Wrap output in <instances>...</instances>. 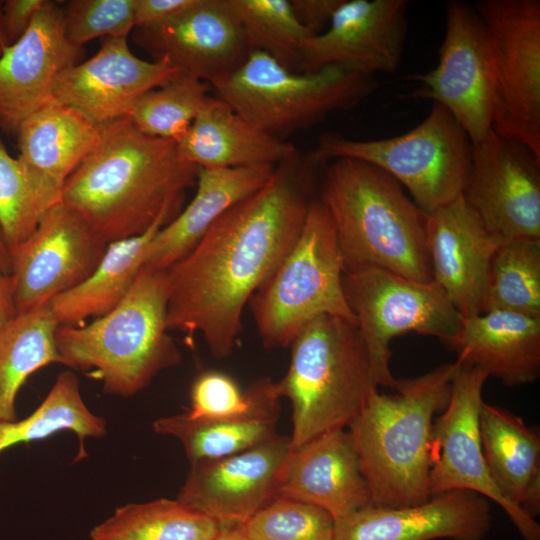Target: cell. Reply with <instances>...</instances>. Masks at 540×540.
<instances>
[{
	"instance_id": "1",
	"label": "cell",
	"mask_w": 540,
	"mask_h": 540,
	"mask_svg": "<svg viewBox=\"0 0 540 540\" xmlns=\"http://www.w3.org/2000/svg\"><path fill=\"white\" fill-rule=\"evenodd\" d=\"M325 166L312 150L281 162L166 270L169 331L200 333L217 359L232 354L244 308L298 238Z\"/></svg>"
},
{
	"instance_id": "2",
	"label": "cell",
	"mask_w": 540,
	"mask_h": 540,
	"mask_svg": "<svg viewBox=\"0 0 540 540\" xmlns=\"http://www.w3.org/2000/svg\"><path fill=\"white\" fill-rule=\"evenodd\" d=\"M200 170L176 142L144 134L123 117L101 125L60 201L109 244L145 233L163 215L174 218Z\"/></svg>"
},
{
	"instance_id": "3",
	"label": "cell",
	"mask_w": 540,
	"mask_h": 540,
	"mask_svg": "<svg viewBox=\"0 0 540 540\" xmlns=\"http://www.w3.org/2000/svg\"><path fill=\"white\" fill-rule=\"evenodd\" d=\"M318 199L335 231L344 273L379 268L431 282L427 214L381 169L352 158L326 164Z\"/></svg>"
},
{
	"instance_id": "4",
	"label": "cell",
	"mask_w": 540,
	"mask_h": 540,
	"mask_svg": "<svg viewBox=\"0 0 540 540\" xmlns=\"http://www.w3.org/2000/svg\"><path fill=\"white\" fill-rule=\"evenodd\" d=\"M458 362L396 379L394 394L374 390L346 428L375 507L396 508L430 498L432 428L446 408Z\"/></svg>"
},
{
	"instance_id": "5",
	"label": "cell",
	"mask_w": 540,
	"mask_h": 540,
	"mask_svg": "<svg viewBox=\"0 0 540 540\" xmlns=\"http://www.w3.org/2000/svg\"><path fill=\"white\" fill-rule=\"evenodd\" d=\"M166 270L143 267L126 297L88 325H60L61 364L92 371L106 393L131 396L182 355L167 328Z\"/></svg>"
},
{
	"instance_id": "6",
	"label": "cell",
	"mask_w": 540,
	"mask_h": 540,
	"mask_svg": "<svg viewBox=\"0 0 540 540\" xmlns=\"http://www.w3.org/2000/svg\"><path fill=\"white\" fill-rule=\"evenodd\" d=\"M289 368L275 382L292 409V450L325 432L346 429L378 389L360 331L322 315L294 339Z\"/></svg>"
},
{
	"instance_id": "7",
	"label": "cell",
	"mask_w": 540,
	"mask_h": 540,
	"mask_svg": "<svg viewBox=\"0 0 540 540\" xmlns=\"http://www.w3.org/2000/svg\"><path fill=\"white\" fill-rule=\"evenodd\" d=\"M343 274L331 218L316 198L292 248L249 300L264 347H290L322 315L356 324L343 292Z\"/></svg>"
},
{
	"instance_id": "8",
	"label": "cell",
	"mask_w": 540,
	"mask_h": 540,
	"mask_svg": "<svg viewBox=\"0 0 540 540\" xmlns=\"http://www.w3.org/2000/svg\"><path fill=\"white\" fill-rule=\"evenodd\" d=\"M377 87L375 77L342 67L292 71L260 51H252L237 70L211 85L217 98L281 139L335 111L352 109Z\"/></svg>"
},
{
	"instance_id": "9",
	"label": "cell",
	"mask_w": 540,
	"mask_h": 540,
	"mask_svg": "<svg viewBox=\"0 0 540 540\" xmlns=\"http://www.w3.org/2000/svg\"><path fill=\"white\" fill-rule=\"evenodd\" d=\"M313 152L325 163L352 158L381 169L406 187L414 203L429 214L461 196L472 143L451 113L433 102L427 117L404 134L357 140L328 131Z\"/></svg>"
},
{
	"instance_id": "10",
	"label": "cell",
	"mask_w": 540,
	"mask_h": 540,
	"mask_svg": "<svg viewBox=\"0 0 540 540\" xmlns=\"http://www.w3.org/2000/svg\"><path fill=\"white\" fill-rule=\"evenodd\" d=\"M343 292L365 344L376 385L394 389L391 340L404 333L434 336L447 345L463 317L434 282H419L379 268L344 273Z\"/></svg>"
},
{
	"instance_id": "11",
	"label": "cell",
	"mask_w": 540,
	"mask_h": 540,
	"mask_svg": "<svg viewBox=\"0 0 540 540\" xmlns=\"http://www.w3.org/2000/svg\"><path fill=\"white\" fill-rule=\"evenodd\" d=\"M473 6L495 57L492 130L540 157V1L478 0Z\"/></svg>"
},
{
	"instance_id": "12",
	"label": "cell",
	"mask_w": 540,
	"mask_h": 540,
	"mask_svg": "<svg viewBox=\"0 0 540 540\" xmlns=\"http://www.w3.org/2000/svg\"><path fill=\"white\" fill-rule=\"evenodd\" d=\"M445 35L438 63L423 74L407 76L419 86L407 98L431 99L446 108L476 143L492 129L495 57L490 36L473 4H445Z\"/></svg>"
},
{
	"instance_id": "13",
	"label": "cell",
	"mask_w": 540,
	"mask_h": 540,
	"mask_svg": "<svg viewBox=\"0 0 540 540\" xmlns=\"http://www.w3.org/2000/svg\"><path fill=\"white\" fill-rule=\"evenodd\" d=\"M457 362L448 404L433 423L430 497L454 490L477 493L506 512L523 540H540V525L536 519L503 498L485 463L479 416L488 376L476 367Z\"/></svg>"
},
{
	"instance_id": "14",
	"label": "cell",
	"mask_w": 540,
	"mask_h": 540,
	"mask_svg": "<svg viewBox=\"0 0 540 540\" xmlns=\"http://www.w3.org/2000/svg\"><path fill=\"white\" fill-rule=\"evenodd\" d=\"M461 196L502 243L540 239V157L524 144L492 129L472 143Z\"/></svg>"
},
{
	"instance_id": "15",
	"label": "cell",
	"mask_w": 540,
	"mask_h": 540,
	"mask_svg": "<svg viewBox=\"0 0 540 540\" xmlns=\"http://www.w3.org/2000/svg\"><path fill=\"white\" fill-rule=\"evenodd\" d=\"M107 246L72 208L61 201L52 205L11 251L18 313L46 305L85 281Z\"/></svg>"
},
{
	"instance_id": "16",
	"label": "cell",
	"mask_w": 540,
	"mask_h": 540,
	"mask_svg": "<svg viewBox=\"0 0 540 540\" xmlns=\"http://www.w3.org/2000/svg\"><path fill=\"white\" fill-rule=\"evenodd\" d=\"M292 448L275 435L242 452L190 464L177 500L215 520L240 526L279 496Z\"/></svg>"
},
{
	"instance_id": "17",
	"label": "cell",
	"mask_w": 540,
	"mask_h": 540,
	"mask_svg": "<svg viewBox=\"0 0 540 540\" xmlns=\"http://www.w3.org/2000/svg\"><path fill=\"white\" fill-rule=\"evenodd\" d=\"M406 0H343L328 27L308 37L299 72L336 66L374 77L399 68L408 32Z\"/></svg>"
},
{
	"instance_id": "18",
	"label": "cell",
	"mask_w": 540,
	"mask_h": 540,
	"mask_svg": "<svg viewBox=\"0 0 540 540\" xmlns=\"http://www.w3.org/2000/svg\"><path fill=\"white\" fill-rule=\"evenodd\" d=\"M131 36L153 61L210 86L237 70L251 53L228 0H199L165 23L136 27Z\"/></svg>"
},
{
	"instance_id": "19",
	"label": "cell",
	"mask_w": 540,
	"mask_h": 540,
	"mask_svg": "<svg viewBox=\"0 0 540 540\" xmlns=\"http://www.w3.org/2000/svg\"><path fill=\"white\" fill-rule=\"evenodd\" d=\"M178 73L165 62L137 57L128 38H106L93 57L58 76L51 99L101 126L127 117L140 96Z\"/></svg>"
},
{
	"instance_id": "20",
	"label": "cell",
	"mask_w": 540,
	"mask_h": 540,
	"mask_svg": "<svg viewBox=\"0 0 540 540\" xmlns=\"http://www.w3.org/2000/svg\"><path fill=\"white\" fill-rule=\"evenodd\" d=\"M80 54L81 48L66 38L60 2L46 0L0 57V129L16 134L51 99L56 79Z\"/></svg>"
},
{
	"instance_id": "21",
	"label": "cell",
	"mask_w": 540,
	"mask_h": 540,
	"mask_svg": "<svg viewBox=\"0 0 540 540\" xmlns=\"http://www.w3.org/2000/svg\"><path fill=\"white\" fill-rule=\"evenodd\" d=\"M490 527L488 499L454 490L420 504L360 509L334 520L333 540H483Z\"/></svg>"
},
{
	"instance_id": "22",
	"label": "cell",
	"mask_w": 540,
	"mask_h": 540,
	"mask_svg": "<svg viewBox=\"0 0 540 540\" xmlns=\"http://www.w3.org/2000/svg\"><path fill=\"white\" fill-rule=\"evenodd\" d=\"M501 244L462 196L427 214L432 279L463 318L482 313L490 263Z\"/></svg>"
},
{
	"instance_id": "23",
	"label": "cell",
	"mask_w": 540,
	"mask_h": 540,
	"mask_svg": "<svg viewBox=\"0 0 540 540\" xmlns=\"http://www.w3.org/2000/svg\"><path fill=\"white\" fill-rule=\"evenodd\" d=\"M279 496L318 507L334 520L372 505L370 488L347 429H335L293 449Z\"/></svg>"
},
{
	"instance_id": "24",
	"label": "cell",
	"mask_w": 540,
	"mask_h": 540,
	"mask_svg": "<svg viewBox=\"0 0 540 540\" xmlns=\"http://www.w3.org/2000/svg\"><path fill=\"white\" fill-rule=\"evenodd\" d=\"M446 347L457 353L460 363L507 387L528 385L540 377V317L497 310L463 318Z\"/></svg>"
},
{
	"instance_id": "25",
	"label": "cell",
	"mask_w": 540,
	"mask_h": 540,
	"mask_svg": "<svg viewBox=\"0 0 540 540\" xmlns=\"http://www.w3.org/2000/svg\"><path fill=\"white\" fill-rule=\"evenodd\" d=\"M275 167L201 168L194 197L154 236L144 266L167 270L182 259L228 209L264 187Z\"/></svg>"
},
{
	"instance_id": "26",
	"label": "cell",
	"mask_w": 540,
	"mask_h": 540,
	"mask_svg": "<svg viewBox=\"0 0 540 540\" xmlns=\"http://www.w3.org/2000/svg\"><path fill=\"white\" fill-rule=\"evenodd\" d=\"M178 147L186 159L207 169L277 166L300 152L211 95Z\"/></svg>"
},
{
	"instance_id": "27",
	"label": "cell",
	"mask_w": 540,
	"mask_h": 540,
	"mask_svg": "<svg viewBox=\"0 0 540 540\" xmlns=\"http://www.w3.org/2000/svg\"><path fill=\"white\" fill-rule=\"evenodd\" d=\"M100 132L101 126L50 99L20 125L17 158L60 200L65 181L92 151Z\"/></svg>"
},
{
	"instance_id": "28",
	"label": "cell",
	"mask_w": 540,
	"mask_h": 540,
	"mask_svg": "<svg viewBox=\"0 0 540 540\" xmlns=\"http://www.w3.org/2000/svg\"><path fill=\"white\" fill-rule=\"evenodd\" d=\"M480 436L490 478L503 498L532 518L540 514V436L509 410L483 402Z\"/></svg>"
},
{
	"instance_id": "29",
	"label": "cell",
	"mask_w": 540,
	"mask_h": 540,
	"mask_svg": "<svg viewBox=\"0 0 540 540\" xmlns=\"http://www.w3.org/2000/svg\"><path fill=\"white\" fill-rule=\"evenodd\" d=\"M172 219L163 215L145 233L109 243L98 266L85 281L49 301L59 325H80L89 317L96 319L114 309L144 267L150 242Z\"/></svg>"
},
{
	"instance_id": "30",
	"label": "cell",
	"mask_w": 540,
	"mask_h": 540,
	"mask_svg": "<svg viewBox=\"0 0 540 540\" xmlns=\"http://www.w3.org/2000/svg\"><path fill=\"white\" fill-rule=\"evenodd\" d=\"M59 326L46 304L19 312L0 328V421L17 419L16 397L30 375L49 364H61Z\"/></svg>"
},
{
	"instance_id": "31",
	"label": "cell",
	"mask_w": 540,
	"mask_h": 540,
	"mask_svg": "<svg viewBox=\"0 0 540 540\" xmlns=\"http://www.w3.org/2000/svg\"><path fill=\"white\" fill-rule=\"evenodd\" d=\"M71 431L79 440L76 460L87 456L84 442L106 433V422L86 406L79 381L71 371L60 373L42 403L20 421H0V453L18 443L42 440Z\"/></svg>"
},
{
	"instance_id": "32",
	"label": "cell",
	"mask_w": 540,
	"mask_h": 540,
	"mask_svg": "<svg viewBox=\"0 0 540 540\" xmlns=\"http://www.w3.org/2000/svg\"><path fill=\"white\" fill-rule=\"evenodd\" d=\"M221 526L179 500L129 503L94 526L90 540H212Z\"/></svg>"
},
{
	"instance_id": "33",
	"label": "cell",
	"mask_w": 540,
	"mask_h": 540,
	"mask_svg": "<svg viewBox=\"0 0 540 540\" xmlns=\"http://www.w3.org/2000/svg\"><path fill=\"white\" fill-rule=\"evenodd\" d=\"M277 417L195 418L188 413L157 419L156 433L180 441L190 464L224 458L277 435Z\"/></svg>"
},
{
	"instance_id": "34",
	"label": "cell",
	"mask_w": 540,
	"mask_h": 540,
	"mask_svg": "<svg viewBox=\"0 0 540 540\" xmlns=\"http://www.w3.org/2000/svg\"><path fill=\"white\" fill-rule=\"evenodd\" d=\"M497 310L540 317V239L509 240L495 251L482 313Z\"/></svg>"
},
{
	"instance_id": "35",
	"label": "cell",
	"mask_w": 540,
	"mask_h": 540,
	"mask_svg": "<svg viewBox=\"0 0 540 540\" xmlns=\"http://www.w3.org/2000/svg\"><path fill=\"white\" fill-rule=\"evenodd\" d=\"M211 90L208 83L178 73L140 96L127 117L144 134L178 144L204 106Z\"/></svg>"
},
{
	"instance_id": "36",
	"label": "cell",
	"mask_w": 540,
	"mask_h": 540,
	"mask_svg": "<svg viewBox=\"0 0 540 540\" xmlns=\"http://www.w3.org/2000/svg\"><path fill=\"white\" fill-rule=\"evenodd\" d=\"M252 51L299 72L305 40L314 36L297 20L290 0H228Z\"/></svg>"
},
{
	"instance_id": "37",
	"label": "cell",
	"mask_w": 540,
	"mask_h": 540,
	"mask_svg": "<svg viewBox=\"0 0 540 540\" xmlns=\"http://www.w3.org/2000/svg\"><path fill=\"white\" fill-rule=\"evenodd\" d=\"M279 400L275 382L268 378L242 390L226 373L206 371L191 386V408L187 413L195 418L213 419L277 417Z\"/></svg>"
},
{
	"instance_id": "38",
	"label": "cell",
	"mask_w": 540,
	"mask_h": 540,
	"mask_svg": "<svg viewBox=\"0 0 540 540\" xmlns=\"http://www.w3.org/2000/svg\"><path fill=\"white\" fill-rule=\"evenodd\" d=\"M58 201L8 153L0 139V228L10 252L34 232Z\"/></svg>"
},
{
	"instance_id": "39",
	"label": "cell",
	"mask_w": 540,
	"mask_h": 540,
	"mask_svg": "<svg viewBox=\"0 0 540 540\" xmlns=\"http://www.w3.org/2000/svg\"><path fill=\"white\" fill-rule=\"evenodd\" d=\"M240 527L250 540H333L334 519L318 507L278 496Z\"/></svg>"
},
{
	"instance_id": "40",
	"label": "cell",
	"mask_w": 540,
	"mask_h": 540,
	"mask_svg": "<svg viewBox=\"0 0 540 540\" xmlns=\"http://www.w3.org/2000/svg\"><path fill=\"white\" fill-rule=\"evenodd\" d=\"M61 4L68 41L82 48L99 38H128L135 29V0H69Z\"/></svg>"
},
{
	"instance_id": "41",
	"label": "cell",
	"mask_w": 540,
	"mask_h": 540,
	"mask_svg": "<svg viewBox=\"0 0 540 540\" xmlns=\"http://www.w3.org/2000/svg\"><path fill=\"white\" fill-rule=\"evenodd\" d=\"M199 0H135L136 27H151L165 23L186 12Z\"/></svg>"
},
{
	"instance_id": "42",
	"label": "cell",
	"mask_w": 540,
	"mask_h": 540,
	"mask_svg": "<svg viewBox=\"0 0 540 540\" xmlns=\"http://www.w3.org/2000/svg\"><path fill=\"white\" fill-rule=\"evenodd\" d=\"M343 0H290L293 12L313 35L322 33L329 25Z\"/></svg>"
},
{
	"instance_id": "43",
	"label": "cell",
	"mask_w": 540,
	"mask_h": 540,
	"mask_svg": "<svg viewBox=\"0 0 540 540\" xmlns=\"http://www.w3.org/2000/svg\"><path fill=\"white\" fill-rule=\"evenodd\" d=\"M46 0H5L2 2V18L9 44L15 43L28 29L35 14Z\"/></svg>"
},
{
	"instance_id": "44",
	"label": "cell",
	"mask_w": 540,
	"mask_h": 540,
	"mask_svg": "<svg viewBox=\"0 0 540 540\" xmlns=\"http://www.w3.org/2000/svg\"><path fill=\"white\" fill-rule=\"evenodd\" d=\"M18 314L16 288L12 274L0 271V328Z\"/></svg>"
},
{
	"instance_id": "45",
	"label": "cell",
	"mask_w": 540,
	"mask_h": 540,
	"mask_svg": "<svg viewBox=\"0 0 540 540\" xmlns=\"http://www.w3.org/2000/svg\"><path fill=\"white\" fill-rule=\"evenodd\" d=\"M212 540H250L240 526L221 527Z\"/></svg>"
},
{
	"instance_id": "46",
	"label": "cell",
	"mask_w": 540,
	"mask_h": 540,
	"mask_svg": "<svg viewBox=\"0 0 540 540\" xmlns=\"http://www.w3.org/2000/svg\"><path fill=\"white\" fill-rule=\"evenodd\" d=\"M0 271L5 274L12 273L11 252L5 242L0 228Z\"/></svg>"
},
{
	"instance_id": "47",
	"label": "cell",
	"mask_w": 540,
	"mask_h": 540,
	"mask_svg": "<svg viewBox=\"0 0 540 540\" xmlns=\"http://www.w3.org/2000/svg\"><path fill=\"white\" fill-rule=\"evenodd\" d=\"M2 2L0 0V57L5 52V50L10 46L8 39L5 34L3 18H2Z\"/></svg>"
}]
</instances>
